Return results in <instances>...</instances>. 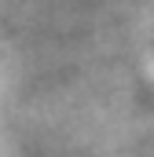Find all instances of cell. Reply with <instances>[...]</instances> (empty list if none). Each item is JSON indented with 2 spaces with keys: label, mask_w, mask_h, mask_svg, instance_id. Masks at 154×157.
<instances>
[{
  "label": "cell",
  "mask_w": 154,
  "mask_h": 157,
  "mask_svg": "<svg viewBox=\"0 0 154 157\" xmlns=\"http://www.w3.org/2000/svg\"><path fill=\"white\" fill-rule=\"evenodd\" d=\"M147 55H151V70H154V33H151V44H147Z\"/></svg>",
  "instance_id": "obj_1"
}]
</instances>
